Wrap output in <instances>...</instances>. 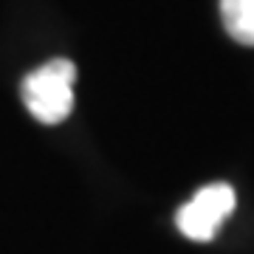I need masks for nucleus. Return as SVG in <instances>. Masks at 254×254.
Here are the masks:
<instances>
[{
    "label": "nucleus",
    "mask_w": 254,
    "mask_h": 254,
    "mask_svg": "<svg viewBox=\"0 0 254 254\" xmlns=\"http://www.w3.org/2000/svg\"><path fill=\"white\" fill-rule=\"evenodd\" d=\"M76 65L71 60H51L28 73L20 93L28 113L43 125H60L71 116Z\"/></svg>",
    "instance_id": "obj_1"
},
{
    "label": "nucleus",
    "mask_w": 254,
    "mask_h": 254,
    "mask_svg": "<svg viewBox=\"0 0 254 254\" xmlns=\"http://www.w3.org/2000/svg\"><path fill=\"white\" fill-rule=\"evenodd\" d=\"M235 190L229 184H209L203 190H198L192 195V200H187L178 209V229L190 240L206 243L218 235V229L223 226V220L235 212Z\"/></svg>",
    "instance_id": "obj_2"
},
{
    "label": "nucleus",
    "mask_w": 254,
    "mask_h": 254,
    "mask_svg": "<svg viewBox=\"0 0 254 254\" xmlns=\"http://www.w3.org/2000/svg\"><path fill=\"white\" fill-rule=\"evenodd\" d=\"M223 28L240 46H254V0H220Z\"/></svg>",
    "instance_id": "obj_3"
}]
</instances>
